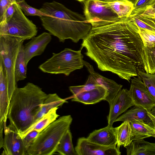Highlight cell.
Instances as JSON below:
<instances>
[{"label": "cell", "instance_id": "36", "mask_svg": "<svg viewBox=\"0 0 155 155\" xmlns=\"http://www.w3.org/2000/svg\"><path fill=\"white\" fill-rule=\"evenodd\" d=\"M17 3L12 4L7 9L2 18L0 20V23L4 21L11 17L14 13Z\"/></svg>", "mask_w": 155, "mask_h": 155}, {"label": "cell", "instance_id": "7", "mask_svg": "<svg viewBox=\"0 0 155 155\" xmlns=\"http://www.w3.org/2000/svg\"><path fill=\"white\" fill-rule=\"evenodd\" d=\"M36 26L25 16L17 4L13 15L6 21L0 23V35H8L26 40L36 35Z\"/></svg>", "mask_w": 155, "mask_h": 155}, {"label": "cell", "instance_id": "41", "mask_svg": "<svg viewBox=\"0 0 155 155\" xmlns=\"http://www.w3.org/2000/svg\"><path fill=\"white\" fill-rule=\"evenodd\" d=\"M77 1L80 2H84L87 0H76Z\"/></svg>", "mask_w": 155, "mask_h": 155}, {"label": "cell", "instance_id": "28", "mask_svg": "<svg viewBox=\"0 0 155 155\" xmlns=\"http://www.w3.org/2000/svg\"><path fill=\"white\" fill-rule=\"evenodd\" d=\"M142 59L144 71L150 74L155 73V46L151 48L144 47Z\"/></svg>", "mask_w": 155, "mask_h": 155}, {"label": "cell", "instance_id": "20", "mask_svg": "<svg viewBox=\"0 0 155 155\" xmlns=\"http://www.w3.org/2000/svg\"><path fill=\"white\" fill-rule=\"evenodd\" d=\"M127 155H155V143L135 140L126 147Z\"/></svg>", "mask_w": 155, "mask_h": 155}, {"label": "cell", "instance_id": "13", "mask_svg": "<svg viewBox=\"0 0 155 155\" xmlns=\"http://www.w3.org/2000/svg\"><path fill=\"white\" fill-rule=\"evenodd\" d=\"M50 33L44 32L35 36L24 46L25 61L27 65L33 58L41 55L44 51L52 38Z\"/></svg>", "mask_w": 155, "mask_h": 155}, {"label": "cell", "instance_id": "17", "mask_svg": "<svg viewBox=\"0 0 155 155\" xmlns=\"http://www.w3.org/2000/svg\"><path fill=\"white\" fill-rule=\"evenodd\" d=\"M87 138L91 142L104 146H116V127L108 125L103 128L94 130Z\"/></svg>", "mask_w": 155, "mask_h": 155}, {"label": "cell", "instance_id": "9", "mask_svg": "<svg viewBox=\"0 0 155 155\" xmlns=\"http://www.w3.org/2000/svg\"><path fill=\"white\" fill-rule=\"evenodd\" d=\"M129 95L134 106L144 108L148 112L155 106V99L138 75L131 79Z\"/></svg>", "mask_w": 155, "mask_h": 155}, {"label": "cell", "instance_id": "24", "mask_svg": "<svg viewBox=\"0 0 155 155\" xmlns=\"http://www.w3.org/2000/svg\"><path fill=\"white\" fill-rule=\"evenodd\" d=\"M117 147L123 146L126 147L132 142V129L129 121L125 120L116 127Z\"/></svg>", "mask_w": 155, "mask_h": 155}, {"label": "cell", "instance_id": "10", "mask_svg": "<svg viewBox=\"0 0 155 155\" xmlns=\"http://www.w3.org/2000/svg\"><path fill=\"white\" fill-rule=\"evenodd\" d=\"M75 150L77 155H120V147L105 146L91 142L87 138H79Z\"/></svg>", "mask_w": 155, "mask_h": 155}, {"label": "cell", "instance_id": "21", "mask_svg": "<svg viewBox=\"0 0 155 155\" xmlns=\"http://www.w3.org/2000/svg\"><path fill=\"white\" fill-rule=\"evenodd\" d=\"M67 102L66 100L61 98L56 93L47 94L40 109L35 116L32 125L39 120L50 110L61 106L64 103Z\"/></svg>", "mask_w": 155, "mask_h": 155}, {"label": "cell", "instance_id": "27", "mask_svg": "<svg viewBox=\"0 0 155 155\" xmlns=\"http://www.w3.org/2000/svg\"><path fill=\"white\" fill-rule=\"evenodd\" d=\"M56 152L62 155H77L73 147L72 136L70 129L61 140L57 146Z\"/></svg>", "mask_w": 155, "mask_h": 155}, {"label": "cell", "instance_id": "25", "mask_svg": "<svg viewBox=\"0 0 155 155\" xmlns=\"http://www.w3.org/2000/svg\"><path fill=\"white\" fill-rule=\"evenodd\" d=\"M107 3L120 18H128L134 9L133 3L127 0H115Z\"/></svg>", "mask_w": 155, "mask_h": 155}, {"label": "cell", "instance_id": "40", "mask_svg": "<svg viewBox=\"0 0 155 155\" xmlns=\"http://www.w3.org/2000/svg\"><path fill=\"white\" fill-rule=\"evenodd\" d=\"M98 0L104 2H111V1H114V0ZM127 0L130 1L134 3V2L135 0Z\"/></svg>", "mask_w": 155, "mask_h": 155}, {"label": "cell", "instance_id": "23", "mask_svg": "<svg viewBox=\"0 0 155 155\" xmlns=\"http://www.w3.org/2000/svg\"><path fill=\"white\" fill-rule=\"evenodd\" d=\"M146 109L134 106L119 116L115 120L116 121L124 122L128 120L132 122L136 120H142L147 123L152 122Z\"/></svg>", "mask_w": 155, "mask_h": 155}, {"label": "cell", "instance_id": "12", "mask_svg": "<svg viewBox=\"0 0 155 155\" xmlns=\"http://www.w3.org/2000/svg\"><path fill=\"white\" fill-rule=\"evenodd\" d=\"M107 117L108 125L112 126L115 120L129 108L134 106L128 93V90L121 89L112 101Z\"/></svg>", "mask_w": 155, "mask_h": 155}, {"label": "cell", "instance_id": "4", "mask_svg": "<svg viewBox=\"0 0 155 155\" xmlns=\"http://www.w3.org/2000/svg\"><path fill=\"white\" fill-rule=\"evenodd\" d=\"M71 115L63 116L52 122L41 131L27 155H51L55 153L61 138L70 129L72 121Z\"/></svg>", "mask_w": 155, "mask_h": 155}, {"label": "cell", "instance_id": "2", "mask_svg": "<svg viewBox=\"0 0 155 155\" xmlns=\"http://www.w3.org/2000/svg\"><path fill=\"white\" fill-rule=\"evenodd\" d=\"M40 9L50 15L40 17L42 26L60 42L70 39L77 43L85 38L92 28L85 16L54 1L44 3Z\"/></svg>", "mask_w": 155, "mask_h": 155}, {"label": "cell", "instance_id": "3", "mask_svg": "<svg viewBox=\"0 0 155 155\" xmlns=\"http://www.w3.org/2000/svg\"><path fill=\"white\" fill-rule=\"evenodd\" d=\"M47 96L41 88L32 83L28 82L23 87H17L8 108L7 118L9 124L8 126L19 134L28 129Z\"/></svg>", "mask_w": 155, "mask_h": 155}, {"label": "cell", "instance_id": "38", "mask_svg": "<svg viewBox=\"0 0 155 155\" xmlns=\"http://www.w3.org/2000/svg\"><path fill=\"white\" fill-rule=\"evenodd\" d=\"M148 114L150 118L152 123L155 128V117L153 116L149 112H148Z\"/></svg>", "mask_w": 155, "mask_h": 155}, {"label": "cell", "instance_id": "30", "mask_svg": "<svg viewBox=\"0 0 155 155\" xmlns=\"http://www.w3.org/2000/svg\"><path fill=\"white\" fill-rule=\"evenodd\" d=\"M100 85L97 83L92 76L90 74L86 82L84 84L70 86L69 87V89L73 94V96H74L83 91L94 89Z\"/></svg>", "mask_w": 155, "mask_h": 155}, {"label": "cell", "instance_id": "34", "mask_svg": "<svg viewBox=\"0 0 155 155\" xmlns=\"http://www.w3.org/2000/svg\"><path fill=\"white\" fill-rule=\"evenodd\" d=\"M40 132L33 130L22 138L24 145L27 150L33 144Z\"/></svg>", "mask_w": 155, "mask_h": 155}, {"label": "cell", "instance_id": "39", "mask_svg": "<svg viewBox=\"0 0 155 155\" xmlns=\"http://www.w3.org/2000/svg\"><path fill=\"white\" fill-rule=\"evenodd\" d=\"M149 112L153 116L155 117V106L153 107Z\"/></svg>", "mask_w": 155, "mask_h": 155}, {"label": "cell", "instance_id": "8", "mask_svg": "<svg viewBox=\"0 0 155 155\" xmlns=\"http://www.w3.org/2000/svg\"><path fill=\"white\" fill-rule=\"evenodd\" d=\"M84 2V16L92 27L111 24L121 19L107 2L98 0H87Z\"/></svg>", "mask_w": 155, "mask_h": 155}, {"label": "cell", "instance_id": "11", "mask_svg": "<svg viewBox=\"0 0 155 155\" xmlns=\"http://www.w3.org/2000/svg\"><path fill=\"white\" fill-rule=\"evenodd\" d=\"M4 122V137L2 155H26L27 150L17 132L6 126Z\"/></svg>", "mask_w": 155, "mask_h": 155}, {"label": "cell", "instance_id": "22", "mask_svg": "<svg viewBox=\"0 0 155 155\" xmlns=\"http://www.w3.org/2000/svg\"><path fill=\"white\" fill-rule=\"evenodd\" d=\"M58 108L54 107L50 110L39 120L19 135L23 138L33 130H37L39 132L42 131L51 123L56 120L59 116L57 112Z\"/></svg>", "mask_w": 155, "mask_h": 155}, {"label": "cell", "instance_id": "31", "mask_svg": "<svg viewBox=\"0 0 155 155\" xmlns=\"http://www.w3.org/2000/svg\"><path fill=\"white\" fill-rule=\"evenodd\" d=\"M138 28L139 33L144 47L151 48L155 46V32Z\"/></svg>", "mask_w": 155, "mask_h": 155}, {"label": "cell", "instance_id": "33", "mask_svg": "<svg viewBox=\"0 0 155 155\" xmlns=\"http://www.w3.org/2000/svg\"><path fill=\"white\" fill-rule=\"evenodd\" d=\"M133 3L134 9L132 12L141 11L148 7L155 6V0H135Z\"/></svg>", "mask_w": 155, "mask_h": 155}, {"label": "cell", "instance_id": "15", "mask_svg": "<svg viewBox=\"0 0 155 155\" xmlns=\"http://www.w3.org/2000/svg\"><path fill=\"white\" fill-rule=\"evenodd\" d=\"M12 98L8 90L6 71L0 61V122H6Z\"/></svg>", "mask_w": 155, "mask_h": 155}, {"label": "cell", "instance_id": "19", "mask_svg": "<svg viewBox=\"0 0 155 155\" xmlns=\"http://www.w3.org/2000/svg\"><path fill=\"white\" fill-rule=\"evenodd\" d=\"M129 122L132 129V141L150 137L155 138V128L152 122L138 120Z\"/></svg>", "mask_w": 155, "mask_h": 155}, {"label": "cell", "instance_id": "1", "mask_svg": "<svg viewBox=\"0 0 155 155\" xmlns=\"http://www.w3.org/2000/svg\"><path fill=\"white\" fill-rule=\"evenodd\" d=\"M81 49L98 68L109 71L129 82L139 70L144 71V47L138 27L129 17L106 25L92 27L83 39Z\"/></svg>", "mask_w": 155, "mask_h": 155}, {"label": "cell", "instance_id": "32", "mask_svg": "<svg viewBox=\"0 0 155 155\" xmlns=\"http://www.w3.org/2000/svg\"><path fill=\"white\" fill-rule=\"evenodd\" d=\"M17 4L21 10L24 12L25 15L38 16L40 17L43 16H50L40 9L35 8L30 6L26 3L25 0L19 2Z\"/></svg>", "mask_w": 155, "mask_h": 155}, {"label": "cell", "instance_id": "29", "mask_svg": "<svg viewBox=\"0 0 155 155\" xmlns=\"http://www.w3.org/2000/svg\"><path fill=\"white\" fill-rule=\"evenodd\" d=\"M137 74L150 94L155 99V73L150 74L139 70Z\"/></svg>", "mask_w": 155, "mask_h": 155}, {"label": "cell", "instance_id": "26", "mask_svg": "<svg viewBox=\"0 0 155 155\" xmlns=\"http://www.w3.org/2000/svg\"><path fill=\"white\" fill-rule=\"evenodd\" d=\"M24 46L23 43L21 46L15 66V77L17 83L27 78V65L25 61Z\"/></svg>", "mask_w": 155, "mask_h": 155}, {"label": "cell", "instance_id": "6", "mask_svg": "<svg viewBox=\"0 0 155 155\" xmlns=\"http://www.w3.org/2000/svg\"><path fill=\"white\" fill-rule=\"evenodd\" d=\"M25 40L8 35H0V61L5 69L8 90L12 97L18 87L15 77V69L21 46Z\"/></svg>", "mask_w": 155, "mask_h": 155}, {"label": "cell", "instance_id": "16", "mask_svg": "<svg viewBox=\"0 0 155 155\" xmlns=\"http://www.w3.org/2000/svg\"><path fill=\"white\" fill-rule=\"evenodd\" d=\"M129 18L138 28L155 32V6L144 11L132 12Z\"/></svg>", "mask_w": 155, "mask_h": 155}, {"label": "cell", "instance_id": "14", "mask_svg": "<svg viewBox=\"0 0 155 155\" xmlns=\"http://www.w3.org/2000/svg\"><path fill=\"white\" fill-rule=\"evenodd\" d=\"M84 64L90 74L92 76L97 83L107 90L108 94L105 100L108 102L110 105L121 89L123 86L118 84L112 80L102 76L95 71L93 66L88 62L84 61Z\"/></svg>", "mask_w": 155, "mask_h": 155}, {"label": "cell", "instance_id": "35", "mask_svg": "<svg viewBox=\"0 0 155 155\" xmlns=\"http://www.w3.org/2000/svg\"><path fill=\"white\" fill-rule=\"evenodd\" d=\"M24 0H0V20L2 18L6 10L12 4Z\"/></svg>", "mask_w": 155, "mask_h": 155}, {"label": "cell", "instance_id": "5", "mask_svg": "<svg viewBox=\"0 0 155 155\" xmlns=\"http://www.w3.org/2000/svg\"><path fill=\"white\" fill-rule=\"evenodd\" d=\"M81 51V49L74 51L66 48L58 53H53L51 57L41 64L38 68L44 73L68 76L84 65Z\"/></svg>", "mask_w": 155, "mask_h": 155}, {"label": "cell", "instance_id": "18", "mask_svg": "<svg viewBox=\"0 0 155 155\" xmlns=\"http://www.w3.org/2000/svg\"><path fill=\"white\" fill-rule=\"evenodd\" d=\"M107 94V90L100 85L94 89L83 91L73 96L71 101L85 104H94L102 100H105Z\"/></svg>", "mask_w": 155, "mask_h": 155}, {"label": "cell", "instance_id": "37", "mask_svg": "<svg viewBox=\"0 0 155 155\" xmlns=\"http://www.w3.org/2000/svg\"><path fill=\"white\" fill-rule=\"evenodd\" d=\"M4 129L3 121L0 122V149L3 147L4 138H3V131Z\"/></svg>", "mask_w": 155, "mask_h": 155}]
</instances>
